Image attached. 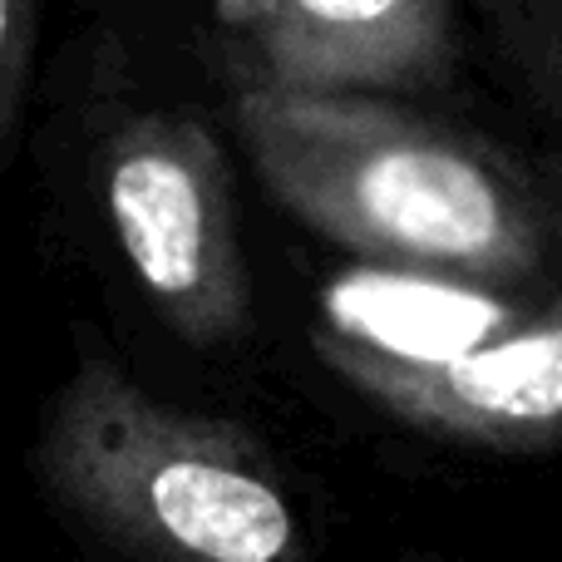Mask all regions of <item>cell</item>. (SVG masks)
<instances>
[{
    "mask_svg": "<svg viewBox=\"0 0 562 562\" xmlns=\"http://www.w3.org/2000/svg\"><path fill=\"white\" fill-rule=\"evenodd\" d=\"M40 0H0V164L10 158L35 75Z\"/></svg>",
    "mask_w": 562,
    "mask_h": 562,
    "instance_id": "cell-7",
    "label": "cell"
},
{
    "mask_svg": "<svg viewBox=\"0 0 562 562\" xmlns=\"http://www.w3.org/2000/svg\"><path fill=\"white\" fill-rule=\"evenodd\" d=\"M518 326L508 301L425 272H350L321 291V346L390 366H445Z\"/></svg>",
    "mask_w": 562,
    "mask_h": 562,
    "instance_id": "cell-6",
    "label": "cell"
},
{
    "mask_svg": "<svg viewBox=\"0 0 562 562\" xmlns=\"http://www.w3.org/2000/svg\"><path fill=\"white\" fill-rule=\"evenodd\" d=\"M237 124L267 188L316 233L366 257L459 272H524L538 233L469 148L340 94L247 89Z\"/></svg>",
    "mask_w": 562,
    "mask_h": 562,
    "instance_id": "cell-2",
    "label": "cell"
},
{
    "mask_svg": "<svg viewBox=\"0 0 562 562\" xmlns=\"http://www.w3.org/2000/svg\"><path fill=\"white\" fill-rule=\"evenodd\" d=\"M35 474L89 538L138 562H301V528L257 445L148 395L85 346L35 439Z\"/></svg>",
    "mask_w": 562,
    "mask_h": 562,
    "instance_id": "cell-1",
    "label": "cell"
},
{
    "mask_svg": "<svg viewBox=\"0 0 562 562\" xmlns=\"http://www.w3.org/2000/svg\"><path fill=\"white\" fill-rule=\"evenodd\" d=\"M321 356L395 419L449 439L533 445L562 429V301L445 366H390L330 346Z\"/></svg>",
    "mask_w": 562,
    "mask_h": 562,
    "instance_id": "cell-4",
    "label": "cell"
},
{
    "mask_svg": "<svg viewBox=\"0 0 562 562\" xmlns=\"http://www.w3.org/2000/svg\"><path fill=\"white\" fill-rule=\"evenodd\" d=\"M79 178L154 311L193 346L243 330L252 281L233 237L217 148L193 119L134 109L94 65L79 85Z\"/></svg>",
    "mask_w": 562,
    "mask_h": 562,
    "instance_id": "cell-3",
    "label": "cell"
},
{
    "mask_svg": "<svg viewBox=\"0 0 562 562\" xmlns=\"http://www.w3.org/2000/svg\"><path fill=\"white\" fill-rule=\"evenodd\" d=\"M223 20L252 40L257 89L286 94L409 79L445 49L439 0H223Z\"/></svg>",
    "mask_w": 562,
    "mask_h": 562,
    "instance_id": "cell-5",
    "label": "cell"
}]
</instances>
